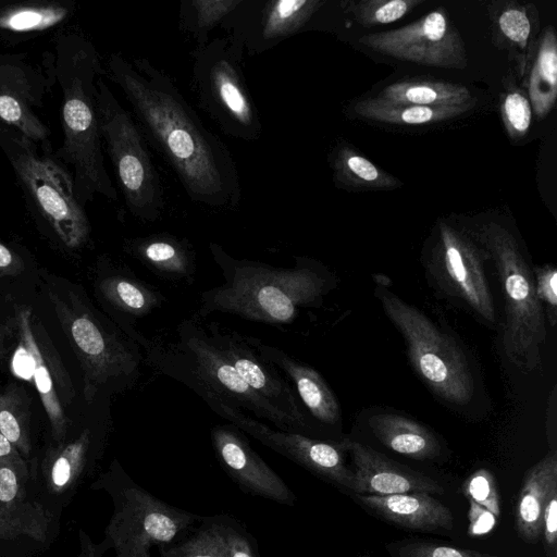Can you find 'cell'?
Here are the masks:
<instances>
[{
	"instance_id": "cell-1",
	"label": "cell",
	"mask_w": 557,
	"mask_h": 557,
	"mask_svg": "<svg viewBox=\"0 0 557 557\" xmlns=\"http://www.w3.org/2000/svg\"><path fill=\"white\" fill-rule=\"evenodd\" d=\"M104 75L120 87L147 144L163 158L189 199L211 209H235L242 200L236 162L184 98L173 79L147 58L107 60Z\"/></svg>"
},
{
	"instance_id": "cell-2",
	"label": "cell",
	"mask_w": 557,
	"mask_h": 557,
	"mask_svg": "<svg viewBox=\"0 0 557 557\" xmlns=\"http://www.w3.org/2000/svg\"><path fill=\"white\" fill-rule=\"evenodd\" d=\"M50 52L62 94L63 140L53 157L71 172L82 206L86 207L96 196L115 201L117 191L104 165L97 107V79L106 73L99 53L75 29L58 32Z\"/></svg>"
},
{
	"instance_id": "cell-3",
	"label": "cell",
	"mask_w": 557,
	"mask_h": 557,
	"mask_svg": "<svg viewBox=\"0 0 557 557\" xmlns=\"http://www.w3.org/2000/svg\"><path fill=\"white\" fill-rule=\"evenodd\" d=\"M209 250L223 283L200 294L197 318L222 312L268 324H290L302 308L317 307L331 288V277L317 261L295 257L293 268L238 259L219 244Z\"/></svg>"
},
{
	"instance_id": "cell-4",
	"label": "cell",
	"mask_w": 557,
	"mask_h": 557,
	"mask_svg": "<svg viewBox=\"0 0 557 557\" xmlns=\"http://www.w3.org/2000/svg\"><path fill=\"white\" fill-rule=\"evenodd\" d=\"M144 361L157 372L194 391L201 399L214 397L264 419L275 429L299 433L287 414L258 395L209 337L199 318L183 320L171 339L153 338Z\"/></svg>"
},
{
	"instance_id": "cell-5",
	"label": "cell",
	"mask_w": 557,
	"mask_h": 557,
	"mask_svg": "<svg viewBox=\"0 0 557 557\" xmlns=\"http://www.w3.org/2000/svg\"><path fill=\"white\" fill-rule=\"evenodd\" d=\"M48 299L83 372V395L91 405L101 394L133 387L145 359L143 347L73 289L47 287Z\"/></svg>"
},
{
	"instance_id": "cell-6",
	"label": "cell",
	"mask_w": 557,
	"mask_h": 557,
	"mask_svg": "<svg viewBox=\"0 0 557 557\" xmlns=\"http://www.w3.org/2000/svg\"><path fill=\"white\" fill-rule=\"evenodd\" d=\"M0 149L9 161L34 219L65 248L79 249L90 238V222L78 201L71 172L18 132L0 127Z\"/></svg>"
},
{
	"instance_id": "cell-7",
	"label": "cell",
	"mask_w": 557,
	"mask_h": 557,
	"mask_svg": "<svg viewBox=\"0 0 557 557\" xmlns=\"http://www.w3.org/2000/svg\"><path fill=\"white\" fill-rule=\"evenodd\" d=\"M494 263L504 299L502 344L507 359L524 372L542 361L546 318L534 290L533 270L517 240L505 226L488 222L473 234Z\"/></svg>"
},
{
	"instance_id": "cell-8",
	"label": "cell",
	"mask_w": 557,
	"mask_h": 557,
	"mask_svg": "<svg viewBox=\"0 0 557 557\" xmlns=\"http://www.w3.org/2000/svg\"><path fill=\"white\" fill-rule=\"evenodd\" d=\"M95 486L104 490L113 502L102 542L115 550V557H152V548L178 543L202 519L148 492L116 461Z\"/></svg>"
},
{
	"instance_id": "cell-9",
	"label": "cell",
	"mask_w": 557,
	"mask_h": 557,
	"mask_svg": "<svg viewBox=\"0 0 557 557\" xmlns=\"http://www.w3.org/2000/svg\"><path fill=\"white\" fill-rule=\"evenodd\" d=\"M374 294L401 334L410 364L424 384L450 405L469 404L474 395V379L456 341L385 286L377 285Z\"/></svg>"
},
{
	"instance_id": "cell-10",
	"label": "cell",
	"mask_w": 557,
	"mask_h": 557,
	"mask_svg": "<svg viewBox=\"0 0 557 557\" xmlns=\"http://www.w3.org/2000/svg\"><path fill=\"white\" fill-rule=\"evenodd\" d=\"M97 90L100 134L126 208L143 222L158 221L165 208L164 190L148 144L103 76L97 79Z\"/></svg>"
},
{
	"instance_id": "cell-11",
	"label": "cell",
	"mask_w": 557,
	"mask_h": 557,
	"mask_svg": "<svg viewBox=\"0 0 557 557\" xmlns=\"http://www.w3.org/2000/svg\"><path fill=\"white\" fill-rule=\"evenodd\" d=\"M191 89L198 107L227 136L256 141L262 134L257 106L240 62L227 37H218L190 52Z\"/></svg>"
},
{
	"instance_id": "cell-12",
	"label": "cell",
	"mask_w": 557,
	"mask_h": 557,
	"mask_svg": "<svg viewBox=\"0 0 557 557\" xmlns=\"http://www.w3.org/2000/svg\"><path fill=\"white\" fill-rule=\"evenodd\" d=\"M16 346L11 369L20 379L27 380L36 388L48 417L53 440L64 442L69 418L64 408L74 396L71 377L51 338L29 306L15 309Z\"/></svg>"
},
{
	"instance_id": "cell-13",
	"label": "cell",
	"mask_w": 557,
	"mask_h": 557,
	"mask_svg": "<svg viewBox=\"0 0 557 557\" xmlns=\"http://www.w3.org/2000/svg\"><path fill=\"white\" fill-rule=\"evenodd\" d=\"M486 259V251L474 236L441 220L425 267L438 290L485 323L494 324L497 317L484 267Z\"/></svg>"
},
{
	"instance_id": "cell-14",
	"label": "cell",
	"mask_w": 557,
	"mask_h": 557,
	"mask_svg": "<svg viewBox=\"0 0 557 557\" xmlns=\"http://www.w3.org/2000/svg\"><path fill=\"white\" fill-rule=\"evenodd\" d=\"M57 84L51 52L41 63L25 52H0V127L11 128L51 150V131L37 111Z\"/></svg>"
},
{
	"instance_id": "cell-15",
	"label": "cell",
	"mask_w": 557,
	"mask_h": 557,
	"mask_svg": "<svg viewBox=\"0 0 557 557\" xmlns=\"http://www.w3.org/2000/svg\"><path fill=\"white\" fill-rule=\"evenodd\" d=\"M202 400L216 414L262 445L348 495L355 493V474L352 469L347 467L344 457L346 451L338 443L321 441L297 432L272 429L246 414L240 408L214 397H205Z\"/></svg>"
},
{
	"instance_id": "cell-16",
	"label": "cell",
	"mask_w": 557,
	"mask_h": 557,
	"mask_svg": "<svg viewBox=\"0 0 557 557\" xmlns=\"http://www.w3.org/2000/svg\"><path fill=\"white\" fill-rule=\"evenodd\" d=\"M326 3L325 0H240L220 27L242 57L244 52L261 54L308 30Z\"/></svg>"
},
{
	"instance_id": "cell-17",
	"label": "cell",
	"mask_w": 557,
	"mask_h": 557,
	"mask_svg": "<svg viewBox=\"0 0 557 557\" xmlns=\"http://www.w3.org/2000/svg\"><path fill=\"white\" fill-rule=\"evenodd\" d=\"M358 42L377 53L425 66L461 70L468 64L463 39L443 8L403 27L363 35Z\"/></svg>"
},
{
	"instance_id": "cell-18",
	"label": "cell",
	"mask_w": 557,
	"mask_h": 557,
	"mask_svg": "<svg viewBox=\"0 0 557 557\" xmlns=\"http://www.w3.org/2000/svg\"><path fill=\"white\" fill-rule=\"evenodd\" d=\"M210 339L230 361L240 377L262 398L287 414L298 426L299 433L308 435V422L297 401L290 384L278 373L277 368L264 360L248 344L245 336L216 322L206 324Z\"/></svg>"
},
{
	"instance_id": "cell-19",
	"label": "cell",
	"mask_w": 557,
	"mask_h": 557,
	"mask_svg": "<svg viewBox=\"0 0 557 557\" xmlns=\"http://www.w3.org/2000/svg\"><path fill=\"white\" fill-rule=\"evenodd\" d=\"M215 457L227 476L244 493L281 505L294 506L297 496L285 481L252 449L232 423L216 424L210 431Z\"/></svg>"
},
{
	"instance_id": "cell-20",
	"label": "cell",
	"mask_w": 557,
	"mask_h": 557,
	"mask_svg": "<svg viewBox=\"0 0 557 557\" xmlns=\"http://www.w3.org/2000/svg\"><path fill=\"white\" fill-rule=\"evenodd\" d=\"M100 270L95 283L99 301L112 321L146 350L150 338L138 330V323L160 308L165 296L127 268L115 267L106 260Z\"/></svg>"
},
{
	"instance_id": "cell-21",
	"label": "cell",
	"mask_w": 557,
	"mask_h": 557,
	"mask_svg": "<svg viewBox=\"0 0 557 557\" xmlns=\"http://www.w3.org/2000/svg\"><path fill=\"white\" fill-rule=\"evenodd\" d=\"M338 444L352 460L356 482L352 494L386 496L424 492L442 495L445 492L432 478L387 458L368 445L349 438Z\"/></svg>"
},
{
	"instance_id": "cell-22",
	"label": "cell",
	"mask_w": 557,
	"mask_h": 557,
	"mask_svg": "<svg viewBox=\"0 0 557 557\" xmlns=\"http://www.w3.org/2000/svg\"><path fill=\"white\" fill-rule=\"evenodd\" d=\"M349 496L373 516L404 530L448 533L455 528L453 512L429 493L386 496L350 494Z\"/></svg>"
},
{
	"instance_id": "cell-23",
	"label": "cell",
	"mask_w": 557,
	"mask_h": 557,
	"mask_svg": "<svg viewBox=\"0 0 557 557\" xmlns=\"http://www.w3.org/2000/svg\"><path fill=\"white\" fill-rule=\"evenodd\" d=\"M75 11L73 0H0V46L14 47L60 32Z\"/></svg>"
},
{
	"instance_id": "cell-24",
	"label": "cell",
	"mask_w": 557,
	"mask_h": 557,
	"mask_svg": "<svg viewBox=\"0 0 557 557\" xmlns=\"http://www.w3.org/2000/svg\"><path fill=\"white\" fill-rule=\"evenodd\" d=\"M245 338L264 360L289 377L301 401L319 422L333 425L341 421L335 394L317 370L257 337L246 335Z\"/></svg>"
},
{
	"instance_id": "cell-25",
	"label": "cell",
	"mask_w": 557,
	"mask_h": 557,
	"mask_svg": "<svg viewBox=\"0 0 557 557\" xmlns=\"http://www.w3.org/2000/svg\"><path fill=\"white\" fill-rule=\"evenodd\" d=\"M123 250L165 280L191 282L195 276L196 252L184 237L162 232L126 238Z\"/></svg>"
},
{
	"instance_id": "cell-26",
	"label": "cell",
	"mask_w": 557,
	"mask_h": 557,
	"mask_svg": "<svg viewBox=\"0 0 557 557\" xmlns=\"http://www.w3.org/2000/svg\"><path fill=\"white\" fill-rule=\"evenodd\" d=\"M557 485V450H549L525 473L516 508L515 528L520 540L536 544L542 536V518L546 498Z\"/></svg>"
},
{
	"instance_id": "cell-27",
	"label": "cell",
	"mask_w": 557,
	"mask_h": 557,
	"mask_svg": "<svg viewBox=\"0 0 557 557\" xmlns=\"http://www.w3.org/2000/svg\"><path fill=\"white\" fill-rule=\"evenodd\" d=\"M374 436L388 449L416 460L437 458L442 446L436 435L421 423L396 413H375L368 419Z\"/></svg>"
},
{
	"instance_id": "cell-28",
	"label": "cell",
	"mask_w": 557,
	"mask_h": 557,
	"mask_svg": "<svg viewBox=\"0 0 557 557\" xmlns=\"http://www.w3.org/2000/svg\"><path fill=\"white\" fill-rule=\"evenodd\" d=\"M329 164L335 185L348 191L393 190L403 185L346 141L332 148Z\"/></svg>"
},
{
	"instance_id": "cell-29",
	"label": "cell",
	"mask_w": 557,
	"mask_h": 557,
	"mask_svg": "<svg viewBox=\"0 0 557 557\" xmlns=\"http://www.w3.org/2000/svg\"><path fill=\"white\" fill-rule=\"evenodd\" d=\"M473 103L458 107H421L394 103L380 97L358 100L355 114L361 120L389 125L419 126L440 123L469 112Z\"/></svg>"
},
{
	"instance_id": "cell-30",
	"label": "cell",
	"mask_w": 557,
	"mask_h": 557,
	"mask_svg": "<svg viewBox=\"0 0 557 557\" xmlns=\"http://www.w3.org/2000/svg\"><path fill=\"white\" fill-rule=\"evenodd\" d=\"M377 97L394 103L421 107H458L474 102L466 86L426 77L394 82L385 86Z\"/></svg>"
},
{
	"instance_id": "cell-31",
	"label": "cell",
	"mask_w": 557,
	"mask_h": 557,
	"mask_svg": "<svg viewBox=\"0 0 557 557\" xmlns=\"http://www.w3.org/2000/svg\"><path fill=\"white\" fill-rule=\"evenodd\" d=\"M528 98L536 117H545L557 98V39L553 27H547L536 47L528 79Z\"/></svg>"
},
{
	"instance_id": "cell-32",
	"label": "cell",
	"mask_w": 557,
	"mask_h": 557,
	"mask_svg": "<svg viewBox=\"0 0 557 557\" xmlns=\"http://www.w3.org/2000/svg\"><path fill=\"white\" fill-rule=\"evenodd\" d=\"M91 443V431L84 429L76 438L58 444L48 454L46 474L53 491L62 492L81 478L89 462Z\"/></svg>"
},
{
	"instance_id": "cell-33",
	"label": "cell",
	"mask_w": 557,
	"mask_h": 557,
	"mask_svg": "<svg viewBox=\"0 0 557 557\" xmlns=\"http://www.w3.org/2000/svg\"><path fill=\"white\" fill-rule=\"evenodd\" d=\"M240 0H182L178 28L194 38L197 46L206 45L210 33L236 9Z\"/></svg>"
},
{
	"instance_id": "cell-34",
	"label": "cell",
	"mask_w": 557,
	"mask_h": 557,
	"mask_svg": "<svg viewBox=\"0 0 557 557\" xmlns=\"http://www.w3.org/2000/svg\"><path fill=\"white\" fill-rule=\"evenodd\" d=\"M30 411L23 386L11 383L0 389V433L18 450L30 451Z\"/></svg>"
},
{
	"instance_id": "cell-35",
	"label": "cell",
	"mask_w": 557,
	"mask_h": 557,
	"mask_svg": "<svg viewBox=\"0 0 557 557\" xmlns=\"http://www.w3.org/2000/svg\"><path fill=\"white\" fill-rule=\"evenodd\" d=\"M422 3L423 0H360L341 5L359 25L370 28L394 23Z\"/></svg>"
},
{
	"instance_id": "cell-36",
	"label": "cell",
	"mask_w": 557,
	"mask_h": 557,
	"mask_svg": "<svg viewBox=\"0 0 557 557\" xmlns=\"http://www.w3.org/2000/svg\"><path fill=\"white\" fill-rule=\"evenodd\" d=\"M159 557H227L225 547L208 516L184 540L157 548Z\"/></svg>"
},
{
	"instance_id": "cell-37",
	"label": "cell",
	"mask_w": 557,
	"mask_h": 557,
	"mask_svg": "<svg viewBox=\"0 0 557 557\" xmlns=\"http://www.w3.org/2000/svg\"><path fill=\"white\" fill-rule=\"evenodd\" d=\"M491 8L495 34L513 48L524 52L532 33L528 10L516 2H497Z\"/></svg>"
},
{
	"instance_id": "cell-38",
	"label": "cell",
	"mask_w": 557,
	"mask_h": 557,
	"mask_svg": "<svg viewBox=\"0 0 557 557\" xmlns=\"http://www.w3.org/2000/svg\"><path fill=\"white\" fill-rule=\"evenodd\" d=\"M208 517L225 547L227 557H260L257 540L239 520L226 513Z\"/></svg>"
},
{
	"instance_id": "cell-39",
	"label": "cell",
	"mask_w": 557,
	"mask_h": 557,
	"mask_svg": "<svg viewBox=\"0 0 557 557\" xmlns=\"http://www.w3.org/2000/svg\"><path fill=\"white\" fill-rule=\"evenodd\" d=\"M385 549L389 557H505L413 537L388 542Z\"/></svg>"
},
{
	"instance_id": "cell-40",
	"label": "cell",
	"mask_w": 557,
	"mask_h": 557,
	"mask_svg": "<svg viewBox=\"0 0 557 557\" xmlns=\"http://www.w3.org/2000/svg\"><path fill=\"white\" fill-rule=\"evenodd\" d=\"M505 127L512 139L523 137L532 122V109L527 95L518 89L508 90L500 103Z\"/></svg>"
},
{
	"instance_id": "cell-41",
	"label": "cell",
	"mask_w": 557,
	"mask_h": 557,
	"mask_svg": "<svg viewBox=\"0 0 557 557\" xmlns=\"http://www.w3.org/2000/svg\"><path fill=\"white\" fill-rule=\"evenodd\" d=\"M462 491L468 502L474 503L496 518L500 516V499L495 478L486 469L473 472L463 483Z\"/></svg>"
},
{
	"instance_id": "cell-42",
	"label": "cell",
	"mask_w": 557,
	"mask_h": 557,
	"mask_svg": "<svg viewBox=\"0 0 557 557\" xmlns=\"http://www.w3.org/2000/svg\"><path fill=\"white\" fill-rule=\"evenodd\" d=\"M535 295L543 307L545 318L552 326L557 322V271L553 264L533 270Z\"/></svg>"
},
{
	"instance_id": "cell-43",
	"label": "cell",
	"mask_w": 557,
	"mask_h": 557,
	"mask_svg": "<svg viewBox=\"0 0 557 557\" xmlns=\"http://www.w3.org/2000/svg\"><path fill=\"white\" fill-rule=\"evenodd\" d=\"M26 472L24 462L0 461V507L17 505L21 476Z\"/></svg>"
},
{
	"instance_id": "cell-44",
	"label": "cell",
	"mask_w": 557,
	"mask_h": 557,
	"mask_svg": "<svg viewBox=\"0 0 557 557\" xmlns=\"http://www.w3.org/2000/svg\"><path fill=\"white\" fill-rule=\"evenodd\" d=\"M541 539L546 557H557V485L553 486L544 505Z\"/></svg>"
},
{
	"instance_id": "cell-45",
	"label": "cell",
	"mask_w": 557,
	"mask_h": 557,
	"mask_svg": "<svg viewBox=\"0 0 557 557\" xmlns=\"http://www.w3.org/2000/svg\"><path fill=\"white\" fill-rule=\"evenodd\" d=\"M468 517V532L472 536L484 535L491 532L498 519L483 507L471 502H469Z\"/></svg>"
},
{
	"instance_id": "cell-46",
	"label": "cell",
	"mask_w": 557,
	"mask_h": 557,
	"mask_svg": "<svg viewBox=\"0 0 557 557\" xmlns=\"http://www.w3.org/2000/svg\"><path fill=\"white\" fill-rule=\"evenodd\" d=\"M23 270L22 257L0 240V276H16Z\"/></svg>"
},
{
	"instance_id": "cell-47",
	"label": "cell",
	"mask_w": 557,
	"mask_h": 557,
	"mask_svg": "<svg viewBox=\"0 0 557 557\" xmlns=\"http://www.w3.org/2000/svg\"><path fill=\"white\" fill-rule=\"evenodd\" d=\"M15 333L16 322L14 315L0 323V362L9 352L11 344L15 338Z\"/></svg>"
},
{
	"instance_id": "cell-48",
	"label": "cell",
	"mask_w": 557,
	"mask_h": 557,
	"mask_svg": "<svg viewBox=\"0 0 557 557\" xmlns=\"http://www.w3.org/2000/svg\"><path fill=\"white\" fill-rule=\"evenodd\" d=\"M81 536V554L79 557H102V554L108 550L103 542L95 544L90 537L83 531L79 533Z\"/></svg>"
},
{
	"instance_id": "cell-49",
	"label": "cell",
	"mask_w": 557,
	"mask_h": 557,
	"mask_svg": "<svg viewBox=\"0 0 557 557\" xmlns=\"http://www.w3.org/2000/svg\"><path fill=\"white\" fill-rule=\"evenodd\" d=\"M0 461L24 462L14 445L0 433Z\"/></svg>"
},
{
	"instance_id": "cell-50",
	"label": "cell",
	"mask_w": 557,
	"mask_h": 557,
	"mask_svg": "<svg viewBox=\"0 0 557 557\" xmlns=\"http://www.w3.org/2000/svg\"><path fill=\"white\" fill-rule=\"evenodd\" d=\"M360 557H373V556H371V555H369V554H364V555H362V556H360Z\"/></svg>"
}]
</instances>
